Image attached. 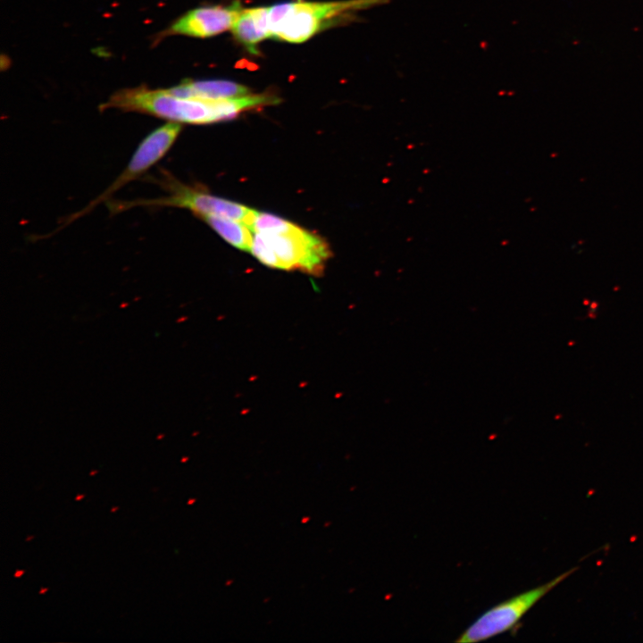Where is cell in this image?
I'll use <instances>...</instances> for the list:
<instances>
[{"instance_id": "6da1fadb", "label": "cell", "mask_w": 643, "mask_h": 643, "mask_svg": "<svg viewBox=\"0 0 643 643\" xmlns=\"http://www.w3.org/2000/svg\"><path fill=\"white\" fill-rule=\"evenodd\" d=\"M279 102L278 97L269 94H248L222 99L180 96L168 88H150L141 85L116 91L100 105V110L113 108L172 122L209 124L231 120L247 110Z\"/></svg>"}, {"instance_id": "7a4b0ae2", "label": "cell", "mask_w": 643, "mask_h": 643, "mask_svg": "<svg viewBox=\"0 0 643 643\" xmlns=\"http://www.w3.org/2000/svg\"><path fill=\"white\" fill-rule=\"evenodd\" d=\"M252 230L250 253L271 268L321 276L331 255L321 236L273 214L258 212Z\"/></svg>"}, {"instance_id": "3957f363", "label": "cell", "mask_w": 643, "mask_h": 643, "mask_svg": "<svg viewBox=\"0 0 643 643\" xmlns=\"http://www.w3.org/2000/svg\"><path fill=\"white\" fill-rule=\"evenodd\" d=\"M385 2L386 0H296L277 4L269 9L271 38L289 43H303L343 16Z\"/></svg>"}, {"instance_id": "277c9868", "label": "cell", "mask_w": 643, "mask_h": 643, "mask_svg": "<svg viewBox=\"0 0 643 643\" xmlns=\"http://www.w3.org/2000/svg\"><path fill=\"white\" fill-rule=\"evenodd\" d=\"M167 194L154 199L111 201L107 204L112 213H118L133 207H180L190 210L195 215H216L227 217L247 225L251 230L258 213L246 205L235 203L203 191L199 187L184 184L167 171H162L155 178Z\"/></svg>"}, {"instance_id": "5b68a950", "label": "cell", "mask_w": 643, "mask_h": 643, "mask_svg": "<svg viewBox=\"0 0 643 643\" xmlns=\"http://www.w3.org/2000/svg\"><path fill=\"white\" fill-rule=\"evenodd\" d=\"M571 569L552 580L533 588L497 605L480 615L455 640L458 643H474L514 630L522 618L548 592L571 575Z\"/></svg>"}, {"instance_id": "8992f818", "label": "cell", "mask_w": 643, "mask_h": 643, "mask_svg": "<svg viewBox=\"0 0 643 643\" xmlns=\"http://www.w3.org/2000/svg\"><path fill=\"white\" fill-rule=\"evenodd\" d=\"M181 130V124L172 121H169L154 129L141 141L129 164L113 183L86 207L71 214L69 219L66 220L64 225L87 214L100 203L108 201L109 197L118 189L142 176L168 153Z\"/></svg>"}, {"instance_id": "52a82bcc", "label": "cell", "mask_w": 643, "mask_h": 643, "mask_svg": "<svg viewBox=\"0 0 643 643\" xmlns=\"http://www.w3.org/2000/svg\"><path fill=\"white\" fill-rule=\"evenodd\" d=\"M238 1L230 5H213L197 7L178 18L166 29L161 31L154 43L162 41L164 38L174 35H182L194 38H209L218 35L232 25L242 10Z\"/></svg>"}, {"instance_id": "ba28073f", "label": "cell", "mask_w": 643, "mask_h": 643, "mask_svg": "<svg viewBox=\"0 0 643 643\" xmlns=\"http://www.w3.org/2000/svg\"><path fill=\"white\" fill-rule=\"evenodd\" d=\"M269 9L264 6L242 9L232 25L237 40L251 53L256 54L257 45L271 38Z\"/></svg>"}, {"instance_id": "9c48e42d", "label": "cell", "mask_w": 643, "mask_h": 643, "mask_svg": "<svg viewBox=\"0 0 643 643\" xmlns=\"http://www.w3.org/2000/svg\"><path fill=\"white\" fill-rule=\"evenodd\" d=\"M168 89L176 96L207 99H222L250 94L249 88L246 86L224 79H185Z\"/></svg>"}, {"instance_id": "30bf717a", "label": "cell", "mask_w": 643, "mask_h": 643, "mask_svg": "<svg viewBox=\"0 0 643 643\" xmlns=\"http://www.w3.org/2000/svg\"><path fill=\"white\" fill-rule=\"evenodd\" d=\"M199 219L205 221L233 246L250 252L254 240V231L245 223L216 215H204Z\"/></svg>"}, {"instance_id": "8fae6325", "label": "cell", "mask_w": 643, "mask_h": 643, "mask_svg": "<svg viewBox=\"0 0 643 643\" xmlns=\"http://www.w3.org/2000/svg\"><path fill=\"white\" fill-rule=\"evenodd\" d=\"M24 572H25L24 570H16L13 576L15 578H20L21 575H23Z\"/></svg>"}, {"instance_id": "7c38bea8", "label": "cell", "mask_w": 643, "mask_h": 643, "mask_svg": "<svg viewBox=\"0 0 643 643\" xmlns=\"http://www.w3.org/2000/svg\"><path fill=\"white\" fill-rule=\"evenodd\" d=\"M84 497H85V495H83V494H81V495H77V496L75 497V500H76V501H79V500L83 499Z\"/></svg>"}, {"instance_id": "4fadbf2b", "label": "cell", "mask_w": 643, "mask_h": 643, "mask_svg": "<svg viewBox=\"0 0 643 643\" xmlns=\"http://www.w3.org/2000/svg\"><path fill=\"white\" fill-rule=\"evenodd\" d=\"M48 590L47 588H41L38 594L43 595Z\"/></svg>"}, {"instance_id": "5bb4252c", "label": "cell", "mask_w": 643, "mask_h": 643, "mask_svg": "<svg viewBox=\"0 0 643 643\" xmlns=\"http://www.w3.org/2000/svg\"><path fill=\"white\" fill-rule=\"evenodd\" d=\"M118 508H119L118 506L112 507L111 513H115L118 510Z\"/></svg>"}, {"instance_id": "9a60e30c", "label": "cell", "mask_w": 643, "mask_h": 643, "mask_svg": "<svg viewBox=\"0 0 643 643\" xmlns=\"http://www.w3.org/2000/svg\"><path fill=\"white\" fill-rule=\"evenodd\" d=\"M32 539H34V536H28V537L26 538V541L29 542V541H30Z\"/></svg>"}, {"instance_id": "2e32d148", "label": "cell", "mask_w": 643, "mask_h": 643, "mask_svg": "<svg viewBox=\"0 0 643 643\" xmlns=\"http://www.w3.org/2000/svg\"><path fill=\"white\" fill-rule=\"evenodd\" d=\"M96 472H97V471H91V472H90V475L93 476V475H95Z\"/></svg>"}, {"instance_id": "e0dca14e", "label": "cell", "mask_w": 643, "mask_h": 643, "mask_svg": "<svg viewBox=\"0 0 643 643\" xmlns=\"http://www.w3.org/2000/svg\"><path fill=\"white\" fill-rule=\"evenodd\" d=\"M194 501H195V499H190L188 504V505H189V504H192V503H194Z\"/></svg>"}]
</instances>
